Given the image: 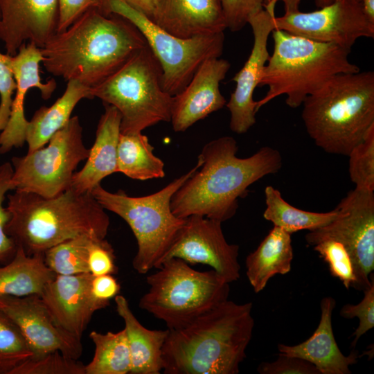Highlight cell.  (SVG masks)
Listing matches in <instances>:
<instances>
[{"instance_id": "cell-34", "label": "cell", "mask_w": 374, "mask_h": 374, "mask_svg": "<svg viewBox=\"0 0 374 374\" xmlns=\"http://www.w3.org/2000/svg\"><path fill=\"white\" fill-rule=\"evenodd\" d=\"M348 157L349 177L355 188L374 191V125Z\"/></svg>"}, {"instance_id": "cell-29", "label": "cell", "mask_w": 374, "mask_h": 374, "mask_svg": "<svg viewBox=\"0 0 374 374\" xmlns=\"http://www.w3.org/2000/svg\"><path fill=\"white\" fill-rule=\"evenodd\" d=\"M266 208L264 218L274 226L292 234L301 230L312 231L322 227L334 220L338 210L326 213L311 212L296 208L287 202L280 192L271 186L265 188Z\"/></svg>"}, {"instance_id": "cell-48", "label": "cell", "mask_w": 374, "mask_h": 374, "mask_svg": "<svg viewBox=\"0 0 374 374\" xmlns=\"http://www.w3.org/2000/svg\"><path fill=\"white\" fill-rule=\"evenodd\" d=\"M355 1H359V2H360V1H361V0H355Z\"/></svg>"}, {"instance_id": "cell-45", "label": "cell", "mask_w": 374, "mask_h": 374, "mask_svg": "<svg viewBox=\"0 0 374 374\" xmlns=\"http://www.w3.org/2000/svg\"><path fill=\"white\" fill-rule=\"evenodd\" d=\"M281 1L284 3L285 13L295 12L299 10L301 0H265L264 8H275L276 2Z\"/></svg>"}, {"instance_id": "cell-5", "label": "cell", "mask_w": 374, "mask_h": 374, "mask_svg": "<svg viewBox=\"0 0 374 374\" xmlns=\"http://www.w3.org/2000/svg\"><path fill=\"white\" fill-rule=\"evenodd\" d=\"M301 105L303 122L315 145L348 156L374 125V72L337 74Z\"/></svg>"}, {"instance_id": "cell-35", "label": "cell", "mask_w": 374, "mask_h": 374, "mask_svg": "<svg viewBox=\"0 0 374 374\" xmlns=\"http://www.w3.org/2000/svg\"><path fill=\"white\" fill-rule=\"evenodd\" d=\"M84 366L78 359L54 351L26 359L9 374H85Z\"/></svg>"}, {"instance_id": "cell-33", "label": "cell", "mask_w": 374, "mask_h": 374, "mask_svg": "<svg viewBox=\"0 0 374 374\" xmlns=\"http://www.w3.org/2000/svg\"><path fill=\"white\" fill-rule=\"evenodd\" d=\"M313 249L327 263L333 277L338 278L346 289H357L355 266L351 255L341 242L326 239L314 244Z\"/></svg>"}, {"instance_id": "cell-13", "label": "cell", "mask_w": 374, "mask_h": 374, "mask_svg": "<svg viewBox=\"0 0 374 374\" xmlns=\"http://www.w3.org/2000/svg\"><path fill=\"white\" fill-rule=\"evenodd\" d=\"M275 29L314 41L351 49L361 37H374V24L355 0H335L319 10L285 13L274 18Z\"/></svg>"}, {"instance_id": "cell-10", "label": "cell", "mask_w": 374, "mask_h": 374, "mask_svg": "<svg viewBox=\"0 0 374 374\" xmlns=\"http://www.w3.org/2000/svg\"><path fill=\"white\" fill-rule=\"evenodd\" d=\"M100 10L123 17L138 28L161 65L163 89L172 96L184 89L205 60L222 54L224 32L180 38L162 29L126 0H101Z\"/></svg>"}, {"instance_id": "cell-4", "label": "cell", "mask_w": 374, "mask_h": 374, "mask_svg": "<svg viewBox=\"0 0 374 374\" xmlns=\"http://www.w3.org/2000/svg\"><path fill=\"white\" fill-rule=\"evenodd\" d=\"M10 217L5 230L28 255L44 254L66 240L87 235L105 239L109 227L105 209L92 193L70 188L53 197L19 190L7 196Z\"/></svg>"}, {"instance_id": "cell-38", "label": "cell", "mask_w": 374, "mask_h": 374, "mask_svg": "<svg viewBox=\"0 0 374 374\" xmlns=\"http://www.w3.org/2000/svg\"><path fill=\"white\" fill-rule=\"evenodd\" d=\"M226 28L237 32L242 29L251 17L264 9L265 0H219Z\"/></svg>"}, {"instance_id": "cell-3", "label": "cell", "mask_w": 374, "mask_h": 374, "mask_svg": "<svg viewBox=\"0 0 374 374\" xmlns=\"http://www.w3.org/2000/svg\"><path fill=\"white\" fill-rule=\"evenodd\" d=\"M252 303L226 300L185 326L168 329L162 349L166 374H238L252 337Z\"/></svg>"}, {"instance_id": "cell-6", "label": "cell", "mask_w": 374, "mask_h": 374, "mask_svg": "<svg viewBox=\"0 0 374 374\" xmlns=\"http://www.w3.org/2000/svg\"><path fill=\"white\" fill-rule=\"evenodd\" d=\"M274 50L263 69L259 86H267L265 96L256 101V112L285 95L291 108L301 106L305 98L332 76L356 73L359 68L349 60L350 49L274 29Z\"/></svg>"}, {"instance_id": "cell-37", "label": "cell", "mask_w": 374, "mask_h": 374, "mask_svg": "<svg viewBox=\"0 0 374 374\" xmlns=\"http://www.w3.org/2000/svg\"><path fill=\"white\" fill-rule=\"evenodd\" d=\"M362 300L357 304H346L340 310L341 317L345 319L357 317L359 325L353 334L351 346L355 348L360 337L374 327V277L371 286L363 291Z\"/></svg>"}, {"instance_id": "cell-46", "label": "cell", "mask_w": 374, "mask_h": 374, "mask_svg": "<svg viewBox=\"0 0 374 374\" xmlns=\"http://www.w3.org/2000/svg\"><path fill=\"white\" fill-rule=\"evenodd\" d=\"M360 3L364 16L374 24V0H361Z\"/></svg>"}, {"instance_id": "cell-20", "label": "cell", "mask_w": 374, "mask_h": 374, "mask_svg": "<svg viewBox=\"0 0 374 374\" xmlns=\"http://www.w3.org/2000/svg\"><path fill=\"white\" fill-rule=\"evenodd\" d=\"M230 66L227 60L220 57L205 60L184 89L172 96L170 122L175 132L186 131L226 105L220 83Z\"/></svg>"}, {"instance_id": "cell-36", "label": "cell", "mask_w": 374, "mask_h": 374, "mask_svg": "<svg viewBox=\"0 0 374 374\" xmlns=\"http://www.w3.org/2000/svg\"><path fill=\"white\" fill-rule=\"evenodd\" d=\"M11 163L5 162L0 165V264L8 262L14 256L17 246L6 233V226L10 220V213L3 206L6 193L12 190L11 178L12 176Z\"/></svg>"}, {"instance_id": "cell-32", "label": "cell", "mask_w": 374, "mask_h": 374, "mask_svg": "<svg viewBox=\"0 0 374 374\" xmlns=\"http://www.w3.org/2000/svg\"><path fill=\"white\" fill-rule=\"evenodd\" d=\"M33 355L19 327L0 309V374H9Z\"/></svg>"}, {"instance_id": "cell-15", "label": "cell", "mask_w": 374, "mask_h": 374, "mask_svg": "<svg viewBox=\"0 0 374 374\" xmlns=\"http://www.w3.org/2000/svg\"><path fill=\"white\" fill-rule=\"evenodd\" d=\"M275 17L274 8H264L248 21L253 35V46L244 64L233 78L235 87L226 104L231 114L229 126L235 133L244 134L256 123L257 102L253 96L269 57L267 42L275 29Z\"/></svg>"}, {"instance_id": "cell-19", "label": "cell", "mask_w": 374, "mask_h": 374, "mask_svg": "<svg viewBox=\"0 0 374 374\" xmlns=\"http://www.w3.org/2000/svg\"><path fill=\"white\" fill-rule=\"evenodd\" d=\"M41 48L34 43L23 44L16 54L8 57V63L16 82L11 112L5 128L0 133V154L21 148L26 142L28 121L24 114L26 95L31 88L39 89L42 98L49 99L56 89L54 79L43 82L39 75Z\"/></svg>"}, {"instance_id": "cell-31", "label": "cell", "mask_w": 374, "mask_h": 374, "mask_svg": "<svg viewBox=\"0 0 374 374\" xmlns=\"http://www.w3.org/2000/svg\"><path fill=\"white\" fill-rule=\"evenodd\" d=\"M93 238L83 235L60 243L44 253L46 265L55 274L88 273V254Z\"/></svg>"}, {"instance_id": "cell-9", "label": "cell", "mask_w": 374, "mask_h": 374, "mask_svg": "<svg viewBox=\"0 0 374 374\" xmlns=\"http://www.w3.org/2000/svg\"><path fill=\"white\" fill-rule=\"evenodd\" d=\"M91 95L118 109L122 134L141 132L158 123L170 121L172 96L163 89L161 65L148 44L91 88Z\"/></svg>"}, {"instance_id": "cell-14", "label": "cell", "mask_w": 374, "mask_h": 374, "mask_svg": "<svg viewBox=\"0 0 374 374\" xmlns=\"http://www.w3.org/2000/svg\"><path fill=\"white\" fill-rule=\"evenodd\" d=\"M238 256L239 246L227 242L221 222L193 215L185 218L164 261L177 258L190 265H207L231 283L240 276Z\"/></svg>"}, {"instance_id": "cell-18", "label": "cell", "mask_w": 374, "mask_h": 374, "mask_svg": "<svg viewBox=\"0 0 374 374\" xmlns=\"http://www.w3.org/2000/svg\"><path fill=\"white\" fill-rule=\"evenodd\" d=\"M57 0H0V39L13 55L28 41L42 48L57 33Z\"/></svg>"}, {"instance_id": "cell-1", "label": "cell", "mask_w": 374, "mask_h": 374, "mask_svg": "<svg viewBox=\"0 0 374 374\" xmlns=\"http://www.w3.org/2000/svg\"><path fill=\"white\" fill-rule=\"evenodd\" d=\"M238 150L236 141L228 136L205 144L197 168L172 197L175 216L198 215L226 221L234 216L238 199L247 194L252 184L282 168V156L271 147H262L247 158L238 157Z\"/></svg>"}, {"instance_id": "cell-44", "label": "cell", "mask_w": 374, "mask_h": 374, "mask_svg": "<svg viewBox=\"0 0 374 374\" xmlns=\"http://www.w3.org/2000/svg\"><path fill=\"white\" fill-rule=\"evenodd\" d=\"M132 6L144 13L150 19L152 17L159 0H126Z\"/></svg>"}, {"instance_id": "cell-11", "label": "cell", "mask_w": 374, "mask_h": 374, "mask_svg": "<svg viewBox=\"0 0 374 374\" xmlns=\"http://www.w3.org/2000/svg\"><path fill=\"white\" fill-rule=\"evenodd\" d=\"M89 152L79 118L71 117L46 147L12 158V188L44 197H55L70 188L78 164L87 159Z\"/></svg>"}, {"instance_id": "cell-23", "label": "cell", "mask_w": 374, "mask_h": 374, "mask_svg": "<svg viewBox=\"0 0 374 374\" xmlns=\"http://www.w3.org/2000/svg\"><path fill=\"white\" fill-rule=\"evenodd\" d=\"M96 139L82 168L73 176L70 189L77 193H90L106 177L117 172V150L121 115L114 106L104 104Z\"/></svg>"}, {"instance_id": "cell-27", "label": "cell", "mask_w": 374, "mask_h": 374, "mask_svg": "<svg viewBox=\"0 0 374 374\" xmlns=\"http://www.w3.org/2000/svg\"><path fill=\"white\" fill-rule=\"evenodd\" d=\"M56 274L45 264L44 254H27L17 247L13 258L0 266V297L39 295Z\"/></svg>"}, {"instance_id": "cell-30", "label": "cell", "mask_w": 374, "mask_h": 374, "mask_svg": "<svg viewBox=\"0 0 374 374\" xmlns=\"http://www.w3.org/2000/svg\"><path fill=\"white\" fill-rule=\"evenodd\" d=\"M89 338L95 350L92 359L84 366L85 374L130 373V353L124 328L106 333L93 330Z\"/></svg>"}, {"instance_id": "cell-47", "label": "cell", "mask_w": 374, "mask_h": 374, "mask_svg": "<svg viewBox=\"0 0 374 374\" xmlns=\"http://www.w3.org/2000/svg\"><path fill=\"white\" fill-rule=\"evenodd\" d=\"M335 0H314L315 5L318 8H322L332 3Z\"/></svg>"}, {"instance_id": "cell-7", "label": "cell", "mask_w": 374, "mask_h": 374, "mask_svg": "<svg viewBox=\"0 0 374 374\" xmlns=\"http://www.w3.org/2000/svg\"><path fill=\"white\" fill-rule=\"evenodd\" d=\"M198 166L197 163L159 191L146 196L131 197L122 190L112 193L100 184L91 191L105 210L123 218L132 231L137 243L132 266L138 273L146 274L164 261L185 223L171 210L172 197Z\"/></svg>"}, {"instance_id": "cell-12", "label": "cell", "mask_w": 374, "mask_h": 374, "mask_svg": "<svg viewBox=\"0 0 374 374\" xmlns=\"http://www.w3.org/2000/svg\"><path fill=\"white\" fill-rule=\"evenodd\" d=\"M336 208L338 216L329 224L309 231L305 240L310 246L326 239L341 242L355 266L356 290L364 291L371 285L374 269V191L355 188Z\"/></svg>"}, {"instance_id": "cell-17", "label": "cell", "mask_w": 374, "mask_h": 374, "mask_svg": "<svg viewBox=\"0 0 374 374\" xmlns=\"http://www.w3.org/2000/svg\"><path fill=\"white\" fill-rule=\"evenodd\" d=\"M88 272L56 274L39 295L57 325L81 339L93 314L107 306L93 296Z\"/></svg>"}, {"instance_id": "cell-43", "label": "cell", "mask_w": 374, "mask_h": 374, "mask_svg": "<svg viewBox=\"0 0 374 374\" xmlns=\"http://www.w3.org/2000/svg\"><path fill=\"white\" fill-rule=\"evenodd\" d=\"M91 288L95 298L106 306L121 291V285L112 274L93 276Z\"/></svg>"}, {"instance_id": "cell-2", "label": "cell", "mask_w": 374, "mask_h": 374, "mask_svg": "<svg viewBox=\"0 0 374 374\" xmlns=\"http://www.w3.org/2000/svg\"><path fill=\"white\" fill-rule=\"evenodd\" d=\"M147 46L127 19L93 8L41 48L46 71L92 88Z\"/></svg>"}, {"instance_id": "cell-41", "label": "cell", "mask_w": 374, "mask_h": 374, "mask_svg": "<svg viewBox=\"0 0 374 374\" xmlns=\"http://www.w3.org/2000/svg\"><path fill=\"white\" fill-rule=\"evenodd\" d=\"M8 57L9 55L0 53V132L5 128L9 120L16 89Z\"/></svg>"}, {"instance_id": "cell-28", "label": "cell", "mask_w": 374, "mask_h": 374, "mask_svg": "<svg viewBox=\"0 0 374 374\" xmlns=\"http://www.w3.org/2000/svg\"><path fill=\"white\" fill-rule=\"evenodd\" d=\"M154 148L141 132L120 134L117 172L137 180L163 178L164 163L153 153Z\"/></svg>"}, {"instance_id": "cell-25", "label": "cell", "mask_w": 374, "mask_h": 374, "mask_svg": "<svg viewBox=\"0 0 374 374\" xmlns=\"http://www.w3.org/2000/svg\"><path fill=\"white\" fill-rule=\"evenodd\" d=\"M293 258L291 234L274 226L246 258V275L254 292L263 290L276 274L289 273Z\"/></svg>"}, {"instance_id": "cell-16", "label": "cell", "mask_w": 374, "mask_h": 374, "mask_svg": "<svg viewBox=\"0 0 374 374\" xmlns=\"http://www.w3.org/2000/svg\"><path fill=\"white\" fill-rule=\"evenodd\" d=\"M0 309L19 327L33 352L32 357L54 351L75 359L82 355L81 339L57 325L39 295L1 296Z\"/></svg>"}, {"instance_id": "cell-8", "label": "cell", "mask_w": 374, "mask_h": 374, "mask_svg": "<svg viewBox=\"0 0 374 374\" xmlns=\"http://www.w3.org/2000/svg\"><path fill=\"white\" fill-rule=\"evenodd\" d=\"M157 269L147 277L150 288L139 305L168 329L182 327L228 299L229 283L213 269L197 271L177 258L165 260Z\"/></svg>"}, {"instance_id": "cell-42", "label": "cell", "mask_w": 374, "mask_h": 374, "mask_svg": "<svg viewBox=\"0 0 374 374\" xmlns=\"http://www.w3.org/2000/svg\"><path fill=\"white\" fill-rule=\"evenodd\" d=\"M57 33L66 30L74 21L88 10L97 8L100 10L101 0H57Z\"/></svg>"}, {"instance_id": "cell-39", "label": "cell", "mask_w": 374, "mask_h": 374, "mask_svg": "<svg viewBox=\"0 0 374 374\" xmlns=\"http://www.w3.org/2000/svg\"><path fill=\"white\" fill-rule=\"evenodd\" d=\"M88 267L89 273L93 276L116 273L114 251L105 238L91 241L89 248Z\"/></svg>"}, {"instance_id": "cell-21", "label": "cell", "mask_w": 374, "mask_h": 374, "mask_svg": "<svg viewBox=\"0 0 374 374\" xmlns=\"http://www.w3.org/2000/svg\"><path fill=\"white\" fill-rule=\"evenodd\" d=\"M335 305L336 301L332 297L323 298L320 304V321L313 334L296 345L278 344L279 353L310 362L320 374H350V366L357 364L361 356L355 349L348 355L340 350L332 326V315Z\"/></svg>"}, {"instance_id": "cell-24", "label": "cell", "mask_w": 374, "mask_h": 374, "mask_svg": "<svg viewBox=\"0 0 374 374\" xmlns=\"http://www.w3.org/2000/svg\"><path fill=\"white\" fill-rule=\"evenodd\" d=\"M116 312L123 319L131 359V374H159L162 371V349L168 333L145 328L132 311L127 299H114Z\"/></svg>"}, {"instance_id": "cell-22", "label": "cell", "mask_w": 374, "mask_h": 374, "mask_svg": "<svg viewBox=\"0 0 374 374\" xmlns=\"http://www.w3.org/2000/svg\"><path fill=\"white\" fill-rule=\"evenodd\" d=\"M150 19L169 33L185 39L226 28L219 0H159Z\"/></svg>"}, {"instance_id": "cell-26", "label": "cell", "mask_w": 374, "mask_h": 374, "mask_svg": "<svg viewBox=\"0 0 374 374\" xmlns=\"http://www.w3.org/2000/svg\"><path fill=\"white\" fill-rule=\"evenodd\" d=\"M84 98L92 99L91 88L69 80L64 93L51 106L39 108L26 127L28 152L44 146L68 123L75 107Z\"/></svg>"}, {"instance_id": "cell-40", "label": "cell", "mask_w": 374, "mask_h": 374, "mask_svg": "<svg viewBox=\"0 0 374 374\" xmlns=\"http://www.w3.org/2000/svg\"><path fill=\"white\" fill-rule=\"evenodd\" d=\"M257 371L260 374H320L310 362L280 353L274 361L262 362Z\"/></svg>"}]
</instances>
